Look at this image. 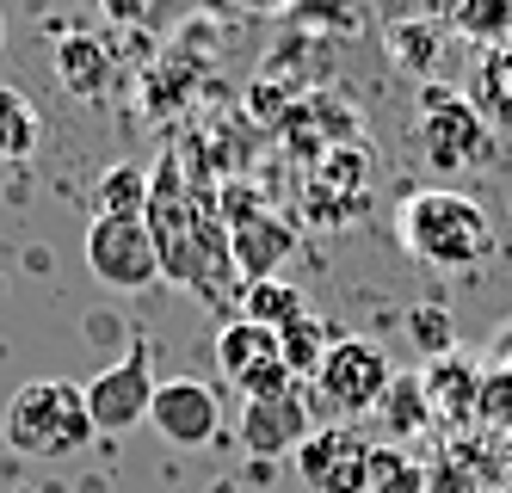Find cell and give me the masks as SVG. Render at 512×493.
I'll list each match as a JSON object with an SVG mask.
<instances>
[{"label":"cell","mask_w":512,"mask_h":493,"mask_svg":"<svg viewBox=\"0 0 512 493\" xmlns=\"http://www.w3.org/2000/svg\"><path fill=\"white\" fill-rule=\"evenodd\" d=\"M149 235L161 253V278L186 284L198 302H223L235 290V253H229V222L216 210V198L186 192V161L167 155L149 173Z\"/></svg>","instance_id":"6da1fadb"},{"label":"cell","mask_w":512,"mask_h":493,"mask_svg":"<svg viewBox=\"0 0 512 493\" xmlns=\"http://www.w3.org/2000/svg\"><path fill=\"white\" fill-rule=\"evenodd\" d=\"M401 247H408L420 265H438V272H463V265L488 259L494 247V222L469 192H451V185H420V192L401 198Z\"/></svg>","instance_id":"7a4b0ae2"},{"label":"cell","mask_w":512,"mask_h":493,"mask_svg":"<svg viewBox=\"0 0 512 493\" xmlns=\"http://www.w3.org/2000/svg\"><path fill=\"white\" fill-rule=\"evenodd\" d=\"M7 450L31 463H68L75 450H87L93 432V413H87V389L62 383V376H38V383H19L7 401Z\"/></svg>","instance_id":"3957f363"},{"label":"cell","mask_w":512,"mask_h":493,"mask_svg":"<svg viewBox=\"0 0 512 493\" xmlns=\"http://www.w3.org/2000/svg\"><path fill=\"white\" fill-rule=\"evenodd\" d=\"M389 383H395L389 352L377 346V339L346 333V339H334V346H327L309 407H315V420L346 426V420H358V413H377V401L389 395Z\"/></svg>","instance_id":"277c9868"},{"label":"cell","mask_w":512,"mask_h":493,"mask_svg":"<svg viewBox=\"0 0 512 493\" xmlns=\"http://www.w3.org/2000/svg\"><path fill=\"white\" fill-rule=\"evenodd\" d=\"M414 142H420V155L438 173H457V167L488 155V118H482V105H475V99H463V93L432 81V87H420Z\"/></svg>","instance_id":"5b68a950"},{"label":"cell","mask_w":512,"mask_h":493,"mask_svg":"<svg viewBox=\"0 0 512 493\" xmlns=\"http://www.w3.org/2000/svg\"><path fill=\"white\" fill-rule=\"evenodd\" d=\"M216 370H223V383L241 395V401H260V395H284V389H297V376L284 370V352H278V333L260 327V321H223L216 327Z\"/></svg>","instance_id":"8992f818"},{"label":"cell","mask_w":512,"mask_h":493,"mask_svg":"<svg viewBox=\"0 0 512 493\" xmlns=\"http://www.w3.org/2000/svg\"><path fill=\"white\" fill-rule=\"evenodd\" d=\"M87 272L105 284V290H149L161 278V253H155V235L149 222H124V216H93L87 229Z\"/></svg>","instance_id":"52a82bcc"},{"label":"cell","mask_w":512,"mask_h":493,"mask_svg":"<svg viewBox=\"0 0 512 493\" xmlns=\"http://www.w3.org/2000/svg\"><path fill=\"white\" fill-rule=\"evenodd\" d=\"M87 389V413H93V432L99 438H124L130 426L149 420V401H155V364H149V346H136L112 364V370H99Z\"/></svg>","instance_id":"ba28073f"},{"label":"cell","mask_w":512,"mask_h":493,"mask_svg":"<svg viewBox=\"0 0 512 493\" xmlns=\"http://www.w3.org/2000/svg\"><path fill=\"white\" fill-rule=\"evenodd\" d=\"M149 426L179 450H204L223 432V401H216V389L198 383V376H173V383H155Z\"/></svg>","instance_id":"9c48e42d"},{"label":"cell","mask_w":512,"mask_h":493,"mask_svg":"<svg viewBox=\"0 0 512 493\" xmlns=\"http://www.w3.org/2000/svg\"><path fill=\"white\" fill-rule=\"evenodd\" d=\"M321 420H315V407H309V395H303V383L297 389H284V395H260V401H241V444L253 450V457H297L303 450V438L315 432Z\"/></svg>","instance_id":"30bf717a"},{"label":"cell","mask_w":512,"mask_h":493,"mask_svg":"<svg viewBox=\"0 0 512 493\" xmlns=\"http://www.w3.org/2000/svg\"><path fill=\"white\" fill-rule=\"evenodd\" d=\"M297 475L309 493H371V450L346 426H315L297 450Z\"/></svg>","instance_id":"8fae6325"},{"label":"cell","mask_w":512,"mask_h":493,"mask_svg":"<svg viewBox=\"0 0 512 493\" xmlns=\"http://www.w3.org/2000/svg\"><path fill=\"white\" fill-rule=\"evenodd\" d=\"M290 247H297V235H290L272 210L235 204V216H229V253H235V278H241V284L278 278V265L290 259Z\"/></svg>","instance_id":"7c38bea8"},{"label":"cell","mask_w":512,"mask_h":493,"mask_svg":"<svg viewBox=\"0 0 512 493\" xmlns=\"http://www.w3.org/2000/svg\"><path fill=\"white\" fill-rule=\"evenodd\" d=\"M364 179H371V161L364 148H321V167L309 173V210L315 216H346L364 198Z\"/></svg>","instance_id":"4fadbf2b"},{"label":"cell","mask_w":512,"mask_h":493,"mask_svg":"<svg viewBox=\"0 0 512 493\" xmlns=\"http://www.w3.org/2000/svg\"><path fill=\"white\" fill-rule=\"evenodd\" d=\"M426 401H432V413L445 426H463V420H475V401H482V370H475L469 358H438L432 370H426Z\"/></svg>","instance_id":"5bb4252c"},{"label":"cell","mask_w":512,"mask_h":493,"mask_svg":"<svg viewBox=\"0 0 512 493\" xmlns=\"http://www.w3.org/2000/svg\"><path fill=\"white\" fill-rule=\"evenodd\" d=\"M56 81L75 93V99L105 93V81H112V56H105L99 37H87V31L62 37V44H56Z\"/></svg>","instance_id":"9a60e30c"},{"label":"cell","mask_w":512,"mask_h":493,"mask_svg":"<svg viewBox=\"0 0 512 493\" xmlns=\"http://www.w3.org/2000/svg\"><path fill=\"white\" fill-rule=\"evenodd\" d=\"M377 420H383L389 438H414V432L432 420V401H426V376H420V370H408V376L395 370L389 395L377 401Z\"/></svg>","instance_id":"2e32d148"},{"label":"cell","mask_w":512,"mask_h":493,"mask_svg":"<svg viewBox=\"0 0 512 493\" xmlns=\"http://www.w3.org/2000/svg\"><path fill=\"white\" fill-rule=\"evenodd\" d=\"M241 315H247V321H260V327H272V333H284L290 321H303V315H309V302H303L297 284L266 278V284H247V290H241Z\"/></svg>","instance_id":"e0dca14e"},{"label":"cell","mask_w":512,"mask_h":493,"mask_svg":"<svg viewBox=\"0 0 512 493\" xmlns=\"http://www.w3.org/2000/svg\"><path fill=\"white\" fill-rule=\"evenodd\" d=\"M327 327L315 321V315H303V321H290L284 333H278V352H284V370L297 376V383H315L321 376V358H327Z\"/></svg>","instance_id":"ac0fdd59"},{"label":"cell","mask_w":512,"mask_h":493,"mask_svg":"<svg viewBox=\"0 0 512 493\" xmlns=\"http://www.w3.org/2000/svg\"><path fill=\"white\" fill-rule=\"evenodd\" d=\"M99 216H124V222H142L149 216V173L142 167H105L99 179Z\"/></svg>","instance_id":"d6986e66"},{"label":"cell","mask_w":512,"mask_h":493,"mask_svg":"<svg viewBox=\"0 0 512 493\" xmlns=\"http://www.w3.org/2000/svg\"><path fill=\"white\" fill-rule=\"evenodd\" d=\"M31 148H38V111L25 93L0 87V161H25Z\"/></svg>","instance_id":"ffe728a7"},{"label":"cell","mask_w":512,"mask_h":493,"mask_svg":"<svg viewBox=\"0 0 512 493\" xmlns=\"http://www.w3.org/2000/svg\"><path fill=\"white\" fill-rule=\"evenodd\" d=\"M475 105H482V118H488V124L512 130V44H506V50H494V56L482 62V81H475Z\"/></svg>","instance_id":"44dd1931"},{"label":"cell","mask_w":512,"mask_h":493,"mask_svg":"<svg viewBox=\"0 0 512 493\" xmlns=\"http://www.w3.org/2000/svg\"><path fill=\"white\" fill-rule=\"evenodd\" d=\"M408 333H414V346H420L432 364L457 352V321H451V309H438V302H420V309L408 315Z\"/></svg>","instance_id":"7402d4cb"},{"label":"cell","mask_w":512,"mask_h":493,"mask_svg":"<svg viewBox=\"0 0 512 493\" xmlns=\"http://www.w3.org/2000/svg\"><path fill=\"white\" fill-rule=\"evenodd\" d=\"M451 19H457V31L500 44V37L512 31V0H451Z\"/></svg>","instance_id":"603a6c76"},{"label":"cell","mask_w":512,"mask_h":493,"mask_svg":"<svg viewBox=\"0 0 512 493\" xmlns=\"http://www.w3.org/2000/svg\"><path fill=\"white\" fill-rule=\"evenodd\" d=\"M371 493H426L420 463H408L401 450H371Z\"/></svg>","instance_id":"cb8c5ba5"},{"label":"cell","mask_w":512,"mask_h":493,"mask_svg":"<svg viewBox=\"0 0 512 493\" xmlns=\"http://www.w3.org/2000/svg\"><path fill=\"white\" fill-rule=\"evenodd\" d=\"M475 420L494 426V432H512V370H488L482 376V401H475Z\"/></svg>","instance_id":"d4e9b609"},{"label":"cell","mask_w":512,"mask_h":493,"mask_svg":"<svg viewBox=\"0 0 512 493\" xmlns=\"http://www.w3.org/2000/svg\"><path fill=\"white\" fill-rule=\"evenodd\" d=\"M99 7H105V19H142V13H149V0H99Z\"/></svg>","instance_id":"484cf974"},{"label":"cell","mask_w":512,"mask_h":493,"mask_svg":"<svg viewBox=\"0 0 512 493\" xmlns=\"http://www.w3.org/2000/svg\"><path fill=\"white\" fill-rule=\"evenodd\" d=\"M494 364H500V370H512V327H500V333H494Z\"/></svg>","instance_id":"4316f807"},{"label":"cell","mask_w":512,"mask_h":493,"mask_svg":"<svg viewBox=\"0 0 512 493\" xmlns=\"http://www.w3.org/2000/svg\"><path fill=\"white\" fill-rule=\"evenodd\" d=\"M235 7H253V13H278V7H290V0H235Z\"/></svg>","instance_id":"83f0119b"},{"label":"cell","mask_w":512,"mask_h":493,"mask_svg":"<svg viewBox=\"0 0 512 493\" xmlns=\"http://www.w3.org/2000/svg\"><path fill=\"white\" fill-rule=\"evenodd\" d=\"M0 37H7V19H0Z\"/></svg>","instance_id":"f1b7e54d"}]
</instances>
